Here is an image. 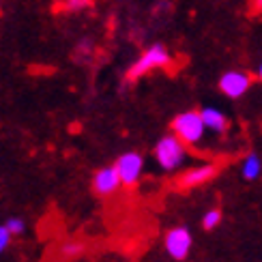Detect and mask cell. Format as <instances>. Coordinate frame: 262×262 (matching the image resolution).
Segmentation results:
<instances>
[{"instance_id": "6da1fadb", "label": "cell", "mask_w": 262, "mask_h": 262, "mask_svg": "<svg viewBox=\"0 0 262 262\" xmlns=\"http://www.w3.org/2000/svg\"><path fill=\"white\" fill-rule=\"evenodd\" d=\"M185 159H187L185 144L174 134L163 136L155 144V161L161 170H166V172L179 170L185 163Z\"/></svg>"}, {"instance_id": "52a82bcc", "label": "cell", "mask_w": 262, "mask_h": 262, "mask_svg": "<svg viewBox=\"0 0 262 262\" xmlns=\"http://www.w3.org/2000/svg\"><path fill=\"white\" fill-rule=\"evenodd\" d=\"M121 187V179H118V172L114 166H105V168H99L95 172L93 177V191L99 195V198H107L118 191Z\"/></svg>"}, {"instance_id": "8992f818", "label": "cell", "mask_w": 262, "mask_h": 262, "mask_svg": "<svg viewBox=\"0 0 262 262\" xmlns=\"http://www.w3.org/2000/svg\"><path fill=\"white\" fill-rule=\"evenodd\" d=\"M249 86H252V78L245 71H226L220 78V91L230 99L243 97L249 91Z\"/></svg>"}, {"instance_id": "7a4b0ae2", "label": "cell", "mask_w": 262, "mask_h": 262, "mask_svg": "<svg viewBox=\"0 0 262 262\" xmlns=\"http://www.w3.org/2000/svg\"><path fill=\"white\" fill-rule=\"evenodd\" d=\"M172 131L183 144H189L195 146L204 140L206 134V127L200 118V112L195 110H187V112H181L177 118L172 121Z\"/></svg>"}, {"instance_id": "ba28073f", "label": "cell", "mask_w": 262, "mask_h": 262, "mask_svg": "<svg viewBox=\"0 0 262 262\" xmlns=\"http://www.w3.org/2000/svg\"><path fill=\"white\" fill-rule=\"evenodd\" d=\"M215 174H217V166H213V163H202V166H195V168H191V170H187L183 174V177L179 179V187L181 189L200 187V185L213 181Z\"/></svg>"}, {"instance_id": "4fadbf2b", "label": "cell", "mask_w": 262, "mask_h": 262, "mask_svg": "<svg viewBox=\"0 0 262 262\" xmlns=\"http://www.w3.org/2000/svg\"><path fill=\"white\" fill-rule=\"evenodd\" d=\"M93 0H64V9L67 11H84L91 7Z\"/></svg>"}, {"instance_id": "5b68a950", "label": "cell", "mask_w": 262, "mask_h": 262, "mask_svg": "<svg viewBox=\"0 0 262 262\" xmlns=\"http://www.w3.org/2000/svg\"><path fill=\"white\" fill-rule=\"evenodd\" d=\"M114 168L118 172V179H121V185H136L142 177V170H144V157L136 150L123 152L121 157L116 159Z\"/></svg>"}, {"instance_id": "7c38bea8", "label": "cell", "mask_w": 262, "mask_h": 262, "mask_svg": "<svg viewBox=\"0 0 262 262\" xmlns=\"http://www.w3.org/2000/svg\"><path fill=\"white\" fill-rule=\"evenodd\" d=\"M5 228L11 232V236H19L26 232V222L21 220V217H11V220H7Z\"/></svg>"}, {"instance_id": "e0dca14e", "label": "cell", "mask_w": 262, "mask_h": 262, "mask_svg": "<svg viewBox=\"0 0 262 262\" xmlns=\"http://www.w3.org/2000/svg\"><path fill=\"white\" fill-rule=\"evenodd\" d=\"M254 7L256 9H262V0H254Z\"/></svg>"}, {"instance_id": "30bf717a", "label": "cell", "mask_w": 262, "mask_h": 262, "mask_svg": "<svg viewBox=\"0 0 262 262\" xmlns=\"http://www.w3.org/2000/svg\"><path fill=\"white\" fill-rule=\"evenodd\" d=\"M262 174V161L256 152H249V155L243 159V166H241V177L245 181H256Z\"/></svg>"}, {"instance_id": "9a60e30c", "label": "cell", "mask_w": 262, "mask_h": 262, "mask_svg": "<svg viewBox=\"0 0 262 262\" xmlns=\"http://www.w3.org/2000/svg\"><path fill=\"white\" fill-rule=\"evenodd\" d=\"M9 243H11V232L7 230L5 226H0V254L9 247Z\"/></svg>"}, {"instance_id": "ac0fdd59", "label": "cell", "mask_w": 262, "mask_h": 262, "mask_svg": "<svg viewBox=\"0 0 262 262\" xmlns=\"http://www.w3.org/2000/svg\"><path fill=\"white\" fill-rule=\"evenodd\" d=\"M258 78L262 80V62H260V67H258Z\"/></svg>"}, {"instance_id": "5bb4252c", "label": "cell", "mask_w": 262, "mask_h": 262, "mask_svg": "<svg viewBox=\"0 0 262 262\" xmlns=\"http://www.w3.org/2000/svg\"><path fill=\"white\" fill-rule=\"evenodd\" d=\"M82 243H64L62 245V256H67V258H73V256H78V254H82Z\"/></svg>"}, {"instance_id": "8fae6325", "label": "cell", "mask_w": 262, "mask_h": 262, "mask_svg": "<svg viewBox=\"0 0 262 262\" xmlns=\"http://www.w3.org/2000/svg\"><path fill=\"white\" fill-rule=\"evenodd\" d=\"M220 224H222V211L220 209H211V211L204 213V217H202V228L204 230H215Z\"/></svg>"}, {"instance_id": "9c48e42d", "label": "cell", "mask_w": 262, "mask_h": 262, "mask_svg": "<svg viewBox=\"0 0 262 262\" xmlns=\"http://www.w3.org/2000/svg\"><path fill=\"white\" fill-rule=\"evenodd\" d=\"M200 118H202L206 131H213V134H224V131L228 129V116L222 110H217V107H202Z\"/></svg>"}, {"instance_id": "2e32d148", "label": "cell", "mask_w": 262, "mask_h": 262, "mask_svg": "<svg viewBox=\"0 0 262 262\" xmlns=\"http://www.w3.org/2000/svg\"><path fill=\"white\" fill-rule=\"evenodd\" d=\"M93 52V43L89 39H84L80 41V46H78V54H91Z\"/></svg>"}, {"instance_id": "277c9868", "label": "cell", "mask_w": 262, "mask_h": 262, "mask_svg": "<svg viewBox=\"0 0 262 262\" xmlns=\"http://www.w3.org/2000/svg\"><path fill=\"white\" fill-rule=\"evenodd\" d=\"M163 247L170 258L183 262L191 254V247H193V236L189 232V228L185 226H177V228H170L163 236Z\"/></svg>"}, {"instance_id": "3957f363", "label": "cell", "mask_w": 262, "mask_h": 262, "mask_svg": "<svg viewBox=\"0 0 262 262\" xmlns=\"http://www.w3.org/2000/svg\"><path fill=\"white\" fill-rule=\"evenodd\" d=\"M170 60L172 58H170L168 48L161 46V43H155V46H150L134 64H131L129 71H127V78L129 80H140V78H144L146 73H150L152 69L168 67Z\"/></svg>"}]
</instances>
